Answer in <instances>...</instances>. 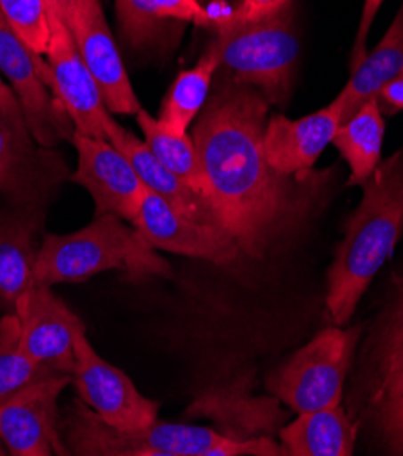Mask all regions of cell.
<instances>
[{"label":"cell","instance_id":"obj_27","mask_svg":"<svg viewBox=\"0 0 403 456\" xmlns=\"http://www.w3.org/2000/svg\"><path fill=\"white\" fill-rule=\"evenodd\" d=\"M55 375L59 373L38 366L20 351V321L17 313H6L0 318V403L20 389Z\"/></svg>","mask_w":403,"mask_h":456},{"label":"cell","instance_id":"obj_12","mask_svg":"<svg viewBox=\"0 0 403 456\" xmlns=\"http://www.w3.org/2000/svg\"><path fill=\"white\" fill-rule=\"evenodd\" d=\"M69 142L78 153L77 171L69 178L93 197L97 215L113 213L133 224L148 188L127 157L109 141L77 131Z\"/></svg>","mask_w":403,"mask_h":456},{"label":"cell","instance_id":"obj_18","mask_svg":"<svg viewBox=\"0 0 403 456\" xmlns=\"http://www.w3.org/2000/svg\"><path fill=\"white\" fill-rule=\"evenodd\" d=\"M108 141L120 150L127 160L133 164L134 171L139 173L144 186L162 197L174 211L184 215L189 220H195L213 232L226 233V227L220 222L214 208L206 195L193 191L189 186L169 171L148 148L144 141L129 129L122 127L115 118L108 126Z\"/></svg>","mask_w":403,"mask_h":456},{"label":"cell","instance_id":"obj_26","mask_svg":"<svg viewBox=\"0 0 403 456\" xmlns=\"http://www.w3.org/2000/svg\"><path fill=\"white\" fill-rule=\"evenodd\" d=\"M137 122L144 133V142L148 144L151 153L169 171L181 178L186 186L200 195H206V178L193 136L189 133L181 134L167 129L146 110H141L137 113Z\"/></svg>","mask_w":403,"mask_h":456},{"label":"cell","instance_id":"obj_3","mask_svg":"<svg viewBox=\"0 0 403 456\" xmlns=\"http://www.w3.org/2000/svg\"><path fill=\"white\" fill-rule=\"evenodd\" d=\"M68 452L101 456H240L286 454L269 436L235 440L220 431L155 420L137 431H118L102 422L82 400L73 403L62 424Z\"/></svg>","mask_w":403,"mask_h":456},{"label":"cell","instance_id":"obj_10","mask_svg":"<svg viewBox=\"0 0 403 456\" xmlns=\"http://www.w3.org/2000/svg\"><path fill=\"white\" fill-rule=\"evenodd\" d=\"M40 57L0 13V71L15 91L35 142L42 148H57L59 142L71 139L75 127L62 104L50 95V87L42 78L46 62Z\"/></svg>","mask_w":403,"mask_h":456},{"label":"cell","instance_id":"obj_4","mask_svg":"<svg viewBox=\"0 0 403 456\" xmlns=\"http://www.w3.org/2000/svg\"><path fill=\"white\" fill-rule=\"evenodd\" d=\"M122 269L129 277L165 275L167 262L124 218L106 213L69 235H48L35 260V286L82 282L101 271Z\"/></svg>","mask_w":403,"mask_h":456},{"label":"cell","instance_id":"obj_24","mask_svg":"<svg viewBox=\"0 0 403 456\" xmlns=\"http://www.w3.org/2000/svg\"><path fill=\"white\" fill-rule=\"evenodd\" d=\"M385 122L375 101H369L351 118L340 122L333 142L351 167L349 186H364L382 162Z\"/></svg>","mask_w":403,"mask_h":456},{"label":"cell","instance_id":"obj_11","mask_svg":"<svg viewBox=\"0 0 403 456\" xmlns=\"http://www.w3.org/2000/svg\"><path fill=\"white\" fill-rule=\"evenodd\" d=\"M71 375L38 380L0 403V440L13 456L69 454L57 428V400Z\"/></svg>","mask_w":403,"mask_h":456},{"label":"cell","instance_id":"obj_16","mask_svg":"<svg viewBox=\"0 0 403 456\" xmlns=\"http://www.w3.org/2000/svg\"><path fill=\"white\" fill-rule=\"evenodd\" d=\"M71 176L53 148H42L0 120V193L17 206H38Z\"/></svg>","mask_w":403,"mask_h":456},{"label":"cell","instance_id":"obj_1","mask_svg":"<svg viewBox=\"0 0 403 456\" xmlns=\"http://www.w3.org/2000/svg\"><path fill=\"white\" fill-rule=\"evenodd\" d=\"M267 113L269 102L258 89L230 82L207 99L191 133L206 195L240 251L253 258H263L303 222L327 175L298 180L267 162Z\"/></svg>","mask_w":403,"mask_h":456},{"label":"cell","instance_id":"obj_33","mask_svg":"<svg viewBox=\"0 0 403 456\" xmlns=\"http://www.w3.org/2000/svg\"><path fill=\"white\" fill-rule=\"evenodd\" d=\"M48 3L55 8V12L62 17V20L66 22L71 15H73V12H75V8H77V4H78V0H48Z\"/></svg>","mask_w":403,"mask_h":456},{"label":"cell","instance_id":"obj_28","mask_svg":"<svg viewBox=\"0 0 403 456\" xmlns=\"http://www.w3.org/2000/svg\"><path fill=\"white\" fill-rule=\"evenodd\" d=\"M0 13L31 52L48 53L52 37L48 0H0Z\"/></svg>","mask_w":403,"mask_h":456},{"label":"cell","instance_id":"obj_31","mask_svg":"<svg viewBox=\"0 0 403 456\" xmlns=\"http://www.w3.org/2000/svg\"><path fill=\"white\" fill-rule=\"evenodd\" d=\"M0 120L8 122L15 131L20 134H31L29 127L26 124L24 110L15 95L12 86H8L3 78V71H0Z\"/></svg>","mask_w":403,"mask_h":456},{"label":"cell","instance_id":"obj_30","mask_svg":"<svg viewBox=\"0 0 403 456\" xmlns=\"http://www.w3.org/2000/svg\"><path fill=\"white\" fill-rule=\"evenodd\" d=\"M383 3L385 0H364L360 26H358L352 53H351V69L360 64V61L367 55V37H369L371 26L375 22V17L378 15Z\"/></svg>","mask_w":403,"mask_h":456},{"label":"cell","instance_id":"obj_23","mask_svg":"<svg viewBox=\"0 0 403 456\" xmlns=\"http://www.w3.org/2000/svg\"><path fill=\"white\" fill-rule=\"evenodd\" d=\"M36 224L31 216L0 215V309L15 313L19 298L35 286Z\"/></svg>","mask_w":403,"mask_h":456},{"label":"cell","instance_id":"obj_8","mask_svg":"<svg viewBox=\"0 0 403 456\" xmlns=\"http://www.w3.org/2000/svg\"><path fill=\"white\" fill-rule=\"evenodd\" d=\"M73 384L78 398L108 426L118 431H137L151 426L158 417V403L146 398L129 377L97 354L78 330L73 338Z\"/></svg>","mask_w":403,"mask_h":456},{"label":"cell","instance_id":"obj_34","mask_svg":"<svg viewBox=\"0 0 403 456\" xmlns=\"http://www.w3.org/2000/svg\"><path fill=\"white\" fill-rule=\"evenodd\" d=\"M392 305L398 307V309H403V279L399 282V288H398V293H396V298H394Z\"/></svg>","mask_w":403,"mask_h":456},{"label":"cell","instance_id":"obj_7","mask_svg":"<svg viewBox=\"0 0 403 456\" xmlns=\"http://www.w3.org/2000/svg\"><path fill=\"white\" fill-rule=\"evenodd\" d=\"M362 426L376 451L403 454V309L394 305L387 309L369 346Z\"/></svg>","mask_w":403,"mask_h":456},{"label":"cell","instance_id":"obj_17","mask_svg":"<svg viewBox=\"0 0 403 456\" xmlns=\"http://www.w3.org/2000/svg\"><path fill=\"white\" fill-rule=\"evenodd\" d=\"M338 126L340 111L333 102L296 120H289L284 115L269 117L263 133L267 162L278 173L298 180L312 176V166L333 142Z\"/></svg>","mask_w":403,"mask_h":456},{"label":"cell","instance_id":"obj_9","mask_svg":"<svg viewBox=\"0 0 403 456\" xmlns=\"http://www.w3.org/2000/svg\"><path fill=\"white\" fill-rule=\"evenodd\" d=\"M48 12L52 37L42 78L68 111L77 133L108 141V126L113 117L104 104L101 87L82 61L69 28L50 3Z\"/></svg>","mask_w":403,"mask_h":456},{"label":"cell","instance_id":"obj_5","mask_svg":"<svg viewBox=\"0 0 403 456\" xmlns=\"http://www.w3.org/2000/svg\"><path fill=\"white\" fill-rule=\"evenodd\" d=\"M220 68L231 82L258 87L269 104H284L300 53L291 4L273 17L246 24L214 22Z\"/></svg>","mask_w":403,"mask_h":456},{"label":"cell","instance_id":"obj_32","mask_svg":"<svg viewBox=\"0 0 403 456\" xmlns=\"http://www.w3.org/2000/svg\"><path fill=\"white\" fill-rule=\"evenodd\" d=\"M376 104L383 117L403 111V75L385 84L376 95Z\"/></svg>","mask_w":403,"mask_h":456},{"label":"cell","instance_id":"obj_25","mask_svg":"<svg viewBox=\"0 0 403 456\" xmlns=\"http://www.w3.org/2000/svg\"><path fill=\"white\" fill-rule=\"evenodd\" d=\"M218 68L220 53L213 42L195 68L182 71L174 78L157 120L174 133H188L209 99V89Z\"/></svg>","mask_w":403,"mask_h":456},{"label":"cell","instance_id":"obj_13","mask_svg":"<svg viewBox=\"0 0 403 456\" xmlns=\"http://www.w3.org/2000/svg\"><path fill=\"white\" fill-rule=\"evenodd\" d=\"M15 313L20 321V351L53 373L73 375V338L78 330H85L80 318L48 286L26 291Z\"/></svg>","mask_w":403,"mask_h":456},{"label":"cell","instance_id":"obj_21","mask_svg":"<svg viewBox=\"0 0 403 456\" xmlns=\"http://www.w3.org/2000/svg\"><path fill=\"white\" fill-rule=\"evenodd\" d=\"M117 13L134 48H146L182 24L213 26L216 20L198 0H117Z\"/></svg>","mask_w":403,"mask_h":456},{"label":"cell","instance_id":"obj_29","mask_svg":"<svg viewBox=\"0 0 403 456\" xmlns=\"http://www.w3.org/2000/svg\"><path fill=\"white\" fill-rule=\"evenodd\" d=\"M293 0H242V4L230 17H216L228 24H246L273 17L284 8H287Z\"/></svg>","mask_w":403,"mask_h":456},{"label":"cell","instance_id":"obj_2","mask_svg":"<svg viewBox=\"0 0 403 456\" xmlns=\"http://www.w3.org/2000/svg\"><path fill=\"white\" fill-rule=\"evenodd\" d=\"M403 235V150L380 162L364 184L360 206L347 218L345 235L327 273V311L347 326L358 302Z\"/></svg>","mask_w":403,"mask_h":456},{"label":"cell","instance_id":"obj_19","mask_svg":"<svg viewBox=\"0 0 403 456\" xmlns=\"http://www.w3.org/2000/svg\"><path fill=\"white\" fill-rule=\"evenodd\" d=\"M403 75V3L376 48L360 64L351 69V78L342 94L333 101L340 111V122L351 118L369 101H375L380 89Z\"/></svg>","mask_w":403,"mask_h":456},{"label":"cell","instance_id":"obj_36","mask_svg":"<svg viewBox=\"0 0 403 456\" xmlns=\"http://www.w3.org/2000/svg\"><path fill=\"white\" fill-rule=\"evenodd\" d=\"M198 3H202V4H204V3H207V0H198Z\"/></svg>","mask_w":403,"mask_h":456},{"label":"cell","instance_id":"obj_14","mask_svg":"<svg viewBox=\"0 0 403 456\" xmlns=\"http://www.w3.org/2000/svg\"><path fill=\"white\" fill-rule=\"evenodd\" d=\"M66 26L73 35L82 61L101 87L108 111L115 115H137L142 106L134 95L99 0H78Z\"/></svg>","mask_w":403,"mask_h":456},{"label":"cell","instance_id":"obj_20","mask_svg":"<svg viewBox=\"0 0 403 456\" xmlns=\"http://www.w3.org/2000/svg\"><path fill=\"white\" fill-rule=\"evenodd\" d=\"M188 413L216 420L223 426L220 433L235 440L262 438L275 431L284 419L275 398H251L233 387L202 395Z\"/></svg>","mask_w":403,"mask_h":456},{"label":"cell","instance_id":"obj_35","mask_svg":"<svg viewBox=\"0 0 403 456\" xmlns=\"http://www.w3.org/2000/svg\"><path fill=\"white\" fill-rule=\"evenodd\" d=\"M4 451H6V447H4L3 440H0V456H3V454H4Z\"/></svg>","mask_w":403,"mask_h":456},{"label":"cell","instance_id":"obj_6","mask_svg":"<svg viewBox=\"0 0 403 456\" xmlns=\"http://www.w3.org/2000/svg\"><path fill=\"white\" fill-rule=\"evenodd\" d=\"M360 335V326L324 330L269 375V393L298 415L340 405Z\"/></svg>","mask_w":403,"mask_h":456},{"label":"cell","instance_id":"obj_15","mask_svg":"<svg viewBox=\"0 0 403 456\" xmlns=\"http://www.w3.org/2000/svg\"><path fill=\"white\" fill-rule=\"evenodd\" d=\"M133 225L153 249L204 258L216 265L235 262L240 251L231 235L213 232L186 218L151 190H146L141 211L133 220Z\"/></svg>","mask_w":403,"mask_h":456},{"label":"cell","instance_id":"obj_22","mask_svg":"<svg viewBox=\"0 0 403 456\" xmlns=\"http://www.w3.org/2000/svg\"><path fill=\"white\" fill-rule=\"evenodd\" d=\"M358 438V424L342 405L300 413L280 429L282 447L291 456H349Z\"/></svg>","mask_w":403,"mask_h":456}]
</instances>
